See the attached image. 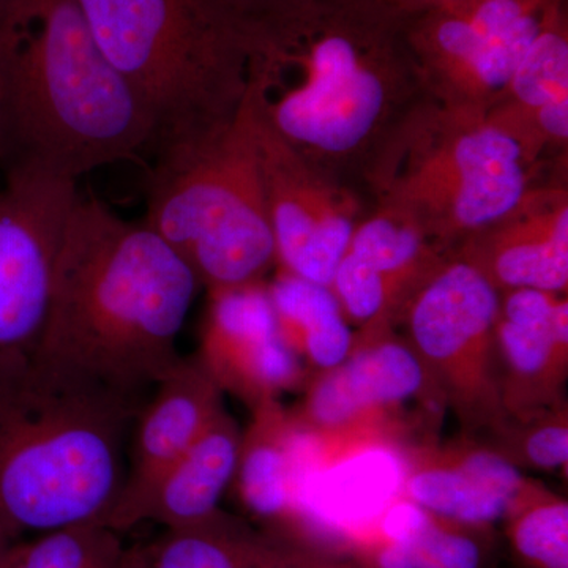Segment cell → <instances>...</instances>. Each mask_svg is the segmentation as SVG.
Listing matches in <instances>:
<instances>
[{
  "label": "cell",
  "instance_id": "6da1fadb",
  "mask_svg": "<svg viewBox=\"0 0 568 568\" xmlns=\"http://www.w3.org/2000/svg\"><path fill=\"white\" fill-rule=\"evenodd\" d=\"M248 97L294 151L347 182L424 97L406 14L383 0H294L250 26Z\"/></svg>",
  "mask_w": 568,
  "mask_h": 568
},
{
  "label": "cell",
  "instance_id": "7a4b0ae2",
  "mask_svg": "<svg viewBox=\"0 0 568 568\" xmlns=\"http://www.w3.org/2000/svg\"><path fill=\"white\" fill-rule=\"evenodd\" d=\"M201 284L159 234L78 193L52 274L32 365L63 383L144 403L181 362Z\"/></svg>",
  "mask_w": 568,
  "mask_h": 568
},
{
  "label": "cell",
  "instance_id": "3957f363",
  "mask_svg": "<svg viewBox=\"0 0 568 568\" xmlns=\"http://www.w3.org/2000/svg\"><path fill=\"white\" fill-rule=\"evenodd\" d=\"M0 162L77 183L152 152L140 97L93 40L74 0H0Z\"/></svg>",
  "mask_w": 568,
  "mask_h": 568
},
{
  "label": "cell",
  "instance_id": "277c9868",
  "mask_svg": "<svg viewBox=\"0 0 568 568\" xmlns=\"http://www.w3.org/2000/svg\"><path fill=\"white\" fill-rule=\"evenodd\" d=\"M142 403L37 366L0 377V536L102 523L121 491Z\"/></svg>",
  "mask_w": 568,
  "mask_h": 568
},
{
  "label": "cell",
  "instance_id": "5b68a950",
  "mask_svg": "<svg viewBox=\"0 0 568 568\" xmlns=\"http://www.w3.org/2000/svg\"><path fill=\"white\" fill-rule=\"evenodd\" d=\"M104 58L151 114L152 155L227 125L246 99L252 40L222 0H74Z\"/></svg>",
  "mask_w": 568,
  "mask_h": 568
},
{
  "label": "cell",
  "instance_id": "8992f818",
  "mask_svg": "<svg viewBox=\"0 0 568 568\" xmlns=\"http://www.w3.org/2000/svg\"><path fill=\"white\" fill-rule=\"evenodd\" d=\"M540 163L485 112L422 97L381 142L361 179L375 207L409 220L454 253L521 200Z\"/></svg>",
  "mask_w": 568,
  "mask_h": 568
},
{
  "label": "cell",
  "instance_id": "52a82bcc",
  "mask_svg": "<svg viewBox=\"0 0 568 568\" xmlns=\"http://www.w3.org/2000/svg\"><path fill=\"white\" fill-rule=\"evenodd\" d=\"M152 156L145 226L211 293L263 283L276 252L248 93L223 129Z\"/></svg>",
  "mask_w": 568,
  "mask_h": 568
},
{
  "label": "cell",
  "instance_id": "ba28073f",
  "mask_svg": "<svg viewBox=\"0 0 568 568\" xmlns=\"http://www.w3.org/2000/svg\"><path fill=\"white\" fill-rule=\"evenodd\" d=\"M500 294L452 253L399 313L429 386L467 425L510 424L497 351Z\"/></svg>",
  "mask_w": 568,
  "mask_h": 568
},
{
  "label": "cell",
  "instance_id": "9c48e42d",
  "mask_svg": "<svg viewBox=\"0 0 568 568\" xmlns=\"http://www.w3.org/2000/svg\"><path fill=\"white\" fill-rule=\"evenodd\" d=\"M560 0H455L406 14V37L426 99L487 112Z\"/></svg>",
  "mask_w": 568,
  "mask_h": 568
},
{
  "label": "cell",
  "instance_id": "30bf717a",
  "mask_svg": "<svg viewBox=\"0 0 568 568\" xmlns=\"http://www.w3.org/2000/svg\"><path fill=\"white\" fill-rule=\"evenodd\" d=\"M77 183L7 173L0 190V377L32 365Z\"/></svg>",
  "mask_w": 568,
  "mask_h": 568
},
{
  "label": "cell",
  "instance_id": "8fae6325",
  "mask_svg": "<svg viewBox=\"0 0 568 568\" xmlns=\"http://www.w3.org/2000/svg\"><path fill=\"white\" fill-rule=\"evenodd\" d=\"M253 112L276 265L331 287L351 235L366 215L364 203L346 181L308 162L254 106Z\"/></svg>",
  "mask_w": 568,
  "mask_h": 568
},
{
  "label": "cell",
  "instance_id": "7c38bea8",
  "mask_svg": "<svg viewBox=\"0 0 568 568\" xmlns=\"http://www.w3.org/2000/svg\"><path fill=\"white\" fill-rule=\"evenodd\" d=\"M223 409L222 388L197 355L181 362L153 387L133 424L130 467L121 491L100 525L123 532L163 474Z\"/></svg>",
  "mask_w": 568,
  "mask_h": 568
},
{
  "label": "cell",
  "instance_id": "4fadbf2b",
  "mask_svg": "<svg viewBox=\"0 0 568 568\" xmlns=\"http://www.w3.org/2000/svg\"><path fill=\"white\" fill-rule=\"evenodd\" d=\"M454 254L500 293L538 290L567 294L566 179L534 183L510 211L459 244Z\"/></svg>",
  "mask_w": 568,
  "mask_h": 568
},
{
  "label": "cell",
  "instance_id": "5bb4252c",
  "mask_svg": "<svg viewBox=\"0 0 568 568\" xmlns=\"http://www.w3.org/2000/svg\"><path fill=\"white\" fill-rule=\"evenodd\" d=\"M203 353L197 355L220 388L254 407L275 402L304 376L301 358L283 342L263 283L211 293Z\"/></svg>",
  "mask_w": 568,
  "mask_h": 568
},
{
  "label": "cell",
  "instance_id": "9a60e30c",
  "mask_svg": "<svg viewBox=\"0 0 568 568\" xmlns=\"http://www.w3.org/2000/svg\"><path fill=\"white\" fill-rule=\"evenodd\" d=\"M388 327L365 325L345 361L321 373L310 388L298 420L321 432L387 428V410L429 386L417 355L407 343L390 338Z\"/></svg>",
  "mask_w": 568,
  "mask_h": 568
},
{
  "label": "cell",
  "instance_id": "2e32d148",
  "mask_svg": "<svg viewBox=\"0 0 568 568\" xmlns=\"http://www.w3.org/2000/svg\"><path fill=\"white\" fill-rule=\"evenodd\" d=\"M497 351L503 396L508 417H532L538 407L552 405L568 361V302L566 295L538 290L500 293Z\"/></svg>",
  "mask_w": 568,
  "mask_h": 568
},
{
  "label": "cell",
  "instance_id": "e0dca14e",
  "mask_svg": "<svg viewBox=\"0 0 568 568\" xmlns=\"http://www.w3.org/2000/svg\"><path fill=\"white\" fill-rule=\"evenodd\" d=\"M532 481L489 448L422 452L407 457L405 496L435 517L457 525L507 518Z\"/></svg>",
  "mask_w": 568,
  "mask_h": 568
},
{
  "label": "cell",
  "instance_id": "ac0fdd59",
  "mask_svg": "<svg viewBox=\"0 0 568 568\" xmlns=\"http://www.w3.org/2000/svg\"><path fill=\"white\" fill-rule=\"evenodd\" d=\"M489 119L544 162L568 142V10L560 0L530 44Z\"/></svg>",
  "mask_w": 568,
  "mask_h": 568
},
{
  "label": "cell",
  "instance_id": "d6986e66",
  "mask_svg": "<svg viewBox=\"0 0 568 568\" xmlns=\"http://www.w3.org/2000/svg\"><path fill=\"white\" fill-rule=\"evenodd\" d=\"M242 435L226 409L186 448L145 497L134 526L152 521L181 528L212 517L233 484L241 458Z\"/></svg>",
  "mask_w": 568,
  "mask_h": 568
},
{
  "label": "cell",
  "instance_id": "ffe728a7",
  "mask_svg": "<svg viewBox=\"0 0 568 568\" xmlns=\"http://www.w3.org/2000/svg\"><path fill=\"white\" fill-rule=\"evenodd\" d=\"M290 556L222 511L123 548L119 568H282Z\"/></svg>",
  "mask_w": 568,
  "mask_h": 568
},
{
  "label": "cell",
  "instance_id": "44dd1931",
  "mask_svg": "<svg viewBox=\"0 0 568 568\" xmlns=\"http://www.w3.org/2000/svg\"><path fill=\"white\" fill-rule=\"evenodd\" d=\"M345 253L384 284L394 320L452 254L433 244L409 220L381 207L373 209L358 222Z\"/></svg>",
  "mask_w": 568,
  "mask_h": 568
},
{
  "label": "cell",
  "instance_id": "7402d4cb",
  "mask_svg": "<svg viewBox=\"0 0 568 568\" xmlns=\"http://www.w3.org/2000/svg\"><path fill=\"white\" fill-rule=\"evenodd\" d=\"M265 287L280 335L301 361L321 372L345 361L355 336L331 287L283 271Z\"/></svg>",
  "mask_w": 568,
  "mask_h": 568
},
{
  "label": "cell",
  "instance_id": "603a6c76",
  "mask_svg": "<svg viewBox=\"0 0 568 568\" xmlns=\"http://www.w3.org/2000/svg\"><path fill=\"white\" fill-rule=\"evenodd\" d=\"M248 435L242 436L237 473L242 500L263 518L286 517L293 485L291 435L294 418L275 402L257 407Z\"/></svg>",
  "mask_w": 568,
  "mask_h": 568
},
{
  "label": "cell",
  "instance_id": "cb8c5ba5",
  "mask_svg": "<svg viewBox=\"0 0 568 568\" xmlns=\"http://www.w3.org/2000/svg\"><path fill=\"white\" fill-rule=\"evenodd\" d=\"M123 548L115 530L84 523L11 541L2 568H119Z\"/></svg>",
  "mask_w": 568,
  "mask_h": 568
},
{
  "label": "cell",
  "instance_id": "d4e9b609",
  "mask_svg": "<svg viewBox=\"0 0 568 568\" xmlns=\"http://www.w3.org/2000/svg\"><path fill=\"white\" fill-rule=\"evenodd\" d=\"M508 532L523 559L537 568H568V506L530 485L508 515Z\"/></svg>",
  "mask_w": 568,
  "mask_h": 568
},
{
  "label": "cell",
  "instance_id": "484cf974",
  "mask_svg": "<svg viewBox=\"0 0 568 568\" xmlns=\"http://www.w3.org/2000/svg\"><path fill=\"white\" fill-rule=\"evenodd\" d=\"M414 568H478L480 549L473 538L448 528L433 515L432 523L410 541Z\"/></svg>",
  "mask_w": 568,
  "mask_h": 568
},
{
  "label": "cell",
  "instance_id": "4316f807",
  "mask_svg": "<svg viewBox=\"0 0 568 568\" xmlns=\"http://www.w3.org/2000/svg\"><path fill=\"white\" fill-rule=\"evenodd\" d=\"M525 432L517 437V454L536 469L555 470L567 466L568 426L566 413L529 417Z\"/></svg>",
  "mask_w": 568,
  "mask_h": 568
},
{
  "label": "cell",
  "instance_id": "83f0119b",
  "mask_svg": "<svg viewBox=\"0 0 568 568\" xmlns=\"http://www.w3.org/2000/svg\"><path fill=\"white\" fill-rule=\"evenodd\" d=\"M227 10L244 22L245 28L267 20L286 9L294 0H222Z\"/></svg>",
  "mask_w": 568,
  "mask_h": 568
},
{
  "label": "cell",
  "instance_id": "f1b7e54d",
  "mask_svg": "<svg viewBox=\"0 0 568 568\" xmlns=\"http://www.w3.org/2000/svg\"><path fill=\"white\" fill-rule=\"evenodd\" d=\"M394 9L402 11L405 14L418 13L433 9V7L443 6V3L455 2V0H383Z\"/></svg>",
  "mask_w": 568,
  "mask_h": 568
},
{
  "label": "cell",
  "instance_id": "f546056e",
  "mask_svg": "<svg viewBox=\"0 0 568 568\" xmlns=\"http://www.w3.org/2000/svg\"><path fill=\"white\" fill-rule=\"evenodd\" d=\"M10 544V540H7L6 537L0 536V568H2L3 555H6V549Z\"/></svg>",
  "mask_w": 568,
  "mask_h": 568
},
{
  "label": "cell",
  "instance_id": "4dcf8cb0",
  "mask_svg": "<svg viewBox=\"0 0 568 568\" xmlns=\"http://www.w3.org/2000/svg\"><path fill=\"white\" fill-rule=\"evenodd\" d=\"M2 82H3V77H2V61H0V100H2Z\"/></svg>",
  "mask_w": 568,
  "mask_h": 568
},
{
  "label": "cell",
  "instance_id": "1f68e13d",
  "mask_svg": "<svg viewBox=\"0 0 568 568\" xmlns=\"http://www.w3.org/2000/svg\"><path fill=\"white\" fill-rule=\"evenodd\" d=\"M282 568H295V567H294V564L291 562V559H290V560H287L286 564H284V566Z\"/></svg>",
  "mask_w": 568,
  "mask_h": 568
}]
</instances>
